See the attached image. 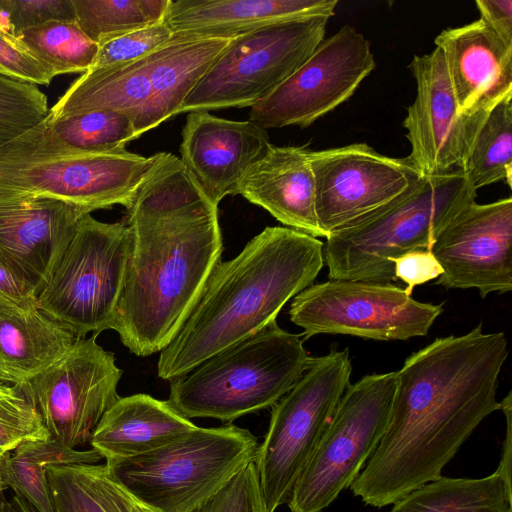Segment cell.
<instances>
[{
    "mask_svg": "<svg viewBox=\"0 0 512 512\" xmlns=\"http://www.w3.org/2000/svg\"><path fill=\"white\" fill-rule=\"evenodd\" d=\"M4 455V454H3ZM2 455V456H3ZM2 458V457H1ZM1 458H0V491H4L6 489L5 487V484H4V479H3V475H2V469H1Z\"/></svg>",
    "mask_w": 512,
    "mask_h": 512,
    "instance_id": "cell-45",
    "label": "cell"
},
{
    "mask_svg": "<svg viewBox=\"0 0 512 512\" xmlns=\"http://www.w3.org/2000/svg\"><path fill=\"white\" fill-rule=\"evenodd\" d=\"M462 170L476 191L502 180L512 186V92L490 109Z\"/></svg>",
    "mask_w": 512,
    "mask_h": 512,
    "instance_id": "cell-30",
    "label": "cell"
},
{
    "mask_svg": "<svg viewBox=\"0 0 512 512\" xmlns=\"http://www.w3.org/2000/svg\"><path fill=\"white\" fill-rule=\"evenodd\" d=\"M3 454H0V458L2 457Z\"/></svg>",
    "mask_w": 512,
    "mask_h": 512,
    "instance_id": "cell-47",
    "label": "cell"
},
{
    "mask_svg": "<svg viewBox=\"0 0 512 512\" xmlns=\"http://www.w3.org/2000/svg\"><path fill=\"white\" fill-rule=\"evenodd\" d=\"M329 17L268 25L231 39L179 113L252 107L293 74L324 40Z\"/></svg>",
    "mask_w": 512,
    "mask_h": 512,
    "instance_id": "cell-10",
    "label": "cell"
},
{
    "mask_svg": "<svg viewBox=\"0 0 512 512\" xmlns=\"http://www.w3.org/2000/svg\"><path fill=\"white\" fill-rule=\"evenodd\" d=\"M153 160L125 148H68L47 135L42 120L0 146V195L49 198L90 213L127 209Z\"/></svg>",
    "mask_w": 512,
    "mask_h": 512,
    "instance_id": "cell-6",
    "label": "cell"
},
{
    "mask_svg": "<svg viewBox=\"0 0 512 512\" xmlns=\"http://www.w3.org/2000/svg\"><path fill=\"white\" fill-rule=\"evenodd\" d=\"M0 14L1 26L16 37L51 20L75 19L72 0H0Z\"/></svg>",
    "mask_w": 512,
    "mask_h": 512,
    "instance_id": "cell-38",
    "label": "cell"
},
{
    "mask_svg": "<svg viewBox=\"0 0 512 512\" xmlns=\"http://www.w3.org/2000/svg\"><path fill=\"white\" fill-rule=\"evenodd\" d=\"M195 428L168 401L140 393L119 397L102 416L89 444L106 461L124 459L167 445Z\"/></svg>",
    "mask_w": 512,
    "mask_h": 512,
    "instance_id": "cell-23",
    "label": "cell"
},
{
    "mask_svg": "<svg viewBox=\"0 0 512 512\" xmlns=\"http://www.w3.org/2000/svg\"><path fill=\"white\" fill-rule=\"evenodd\" d=\"M190 512H269L255 461L242 468L216 494Z\"/></svg>",
    "mask_w": 512,
    "mask_h": 512,
    "instance_id": "cell-37",
    "label": "cell"
},
{
    "mask_svg": "<svg viewBox=\"0 0 512 512\" xmlns=\"http://www.w3.org/2000/svg\"><path fill=\"white\" fill-rule=\"evenodd\" d=\"M0 512H37L23 497L15 493L10 499L4 498Z\"/></svg>",
    "mask_w": 512,
    "mask_h": 512,
    "instance_id": "cell-44",
    "label": "cell"
},
{
    "mask_svg": "<svg viewBox=\"0 0 512 512\" xmlns=\"http://www.w3.org/2000/svg\"><path fill=\"white\" fill-rule=\"evenodd\" d=\"M49 113L37 85L0 74V146L35 126Z\"/></svg>",
    "mask_w": 512,
    "mask_h": 512,
    "instance_id": "cell-34",
    "label": "cell"
},
{
    "mask_svg": "<svg viewBox=\"0 0 512 512\" xmlns=\"http://www.w3.org/2000/svg\"><path fill=\"white\" fill-rule=\"evenodd\" d=\"M443 304L420 302L391 283L329 279L297 294L288 311L304 340L319 334L391 341L426 336Z\"/></svg>",
    "mask_w": 512,
    "mask_h": 512,
    "instance_id": "cell-12",
    "label": "cell"
},
{
    "mask_svg": "<svg viewBox=\"0 0 512 512\" xmlns=\"http://www.w3.org/2000/svg\"><path fill=\"white\" fill-rule=\"evenodd\" d=\"M235 194L268 211L288 228L325 237L315 204L311 150L273 146L238 181Z\"/></svg>",
    "mask_w": 512,
    "mask_h": 512,
    "instance_id": "cell-21",
    "label": "cell"
},
{
    "mask_svg": "<svg viewBox=\"0 0 512 512\" xmlns=\"http://www.w3.org/2000/svg\"><path fill=\"white\" fill-rule=\"evenodd\" d=\"M47 135L68 148L110 151L137 138L133 120L122 113L94 110L56 120L43 119Z\"/></svg>",
    "mask_w": 512,
    "mask_h": 512,
    "instance_id": "cell-32",
    "label": "cell"
},
{
    "mask_svg": "<svg viewBox=\"0 0 512 512\" xmlns=\"http://www.w3.org/2000/svg\"><path fill=\"white\" fill-rule=\"evenodd\" d=\"M394 274L406 284L404 291L411 295L416 286L438 279L443 268L431 249H415L394 260Z\"/></svg>",
    "mask_w": 512,
    "mask_h": 512,
    "instance_id": "cell-40",
    "label": "cell"
},
{
    "mask_svg": "<svg viewBox=\"0 0 512 512\" xmlns=\"http://www.w3.org/2000/svg\"><path fill=\"white\" fill-rule=\"evenodd\" d=\"M347 348L310 357L293 387L272 407L268 431L255 459L269 512L288 501L294 484L324 434L350 383Z\"/></svg>",
    "mask_w": 512,
    "mask_h": 512,
    "instance_id": "cell-9",
    "label": "cell"
},
{
    "mask_svg": "<svg viewBox=\"0 0 512 512\" xmlns=\"http://www.w3.org/2000/svg\"><path fill=\"white\" fill-rule=\"evenodd\" d=\"M337 4V0H171L164 22L174 37L230 39L283 21L331 18Z\"/></svg>",
    "mask_w": 512,
    "mask_h": 512,
    "instance_id": "cell-22",
    "label": "cell"
},
{
    "mask_svg": "<svg viewBox=\"0 0 512 512\" xmlns=\"http://www.w3.org/2000/svg\"><path fill=\"white\" fill-rule=\"evenodd\" d=\"M231 39L173 36L155 50L151 96L137 130L138 137L179 114L186 97Z\"/></svg>",
    "mask_w": 512,
    "mask_h": 512,
    "instance_id": "cell-24",
    "label": "cell"
},
{
    "mask_svg": "<svg viewBox=\"0 0 512 512\" xmlns=\"http://www.w3.org/2000/svg\"><path fill=\"white\" fill-rule=\"evenodd\" d=\"M97 335L77 338L54 364L18 385L38 410L50 437L66 447L90 442L104 413L120 397L123 371Z\"/></svg>",
    "mask_w": 512,
    "mask_h": 512,
    "instance_id": "cell-13",
    "label": "cell"
},
{
    "mask_svg": "<svg viewBox=\"0 0 512 512\" xmlns=\"http://www.w3.org/2000/svg\"><path fill=\"white\" fill-rule=\"evenodd\" d=\"M512 198L475 201L441 232L431 251L443 268L435 284L490 293L512 290Z\"/></svg>",
    "mask_w": 512,
    "mask_h": 512,
    "instance_id": "cell-17",
    "label": "cell"
},
{
    "mask_svg": "<svg viewBox=\"0 0 512 512\" xmlns=\"http://www.w3.org/2000/svg\"><path fill=\"white\" fill-rule=\"evenodd\" d=\"M390 512H512V486L496 471L482 478L441 475L397 500Z\"/></svg>",
    "mask_w": 512,
    "mask_h": 512,
    "instance_id": "cell-28",
    "label": "cell"
},
{
    "mask_svg": "<svg viewBox=\"0 0 512 512\" xmlns=\"http://www.w3.org/2000/svg\"><path fill=\"white\" fill-rule=\"evenodd\" d=\"M409 69L416 97L403 126L411 145L407 157L423 176L463 169L488 112H460L440 48L413 57Z\"/></svg>",
    "mask_w": 512,
    "mask_h": 512,
    "instance_id": "cell-16",
    "label": "cell"
},
{
    "mask_svg": "<svg viewBox=\"0 0 512 512\" xmlns=\"http://www.w3.org/2000/svg\"><path fill=\"white\" fill-rule=\"evenodd\" d=\"M36 292L0 261V311H28L36 307Z\"/></svg>",
    "mask_w": 512,
    "mask_h": 512,
    "instance_id": "cell-41",
    "label": "cell"
},
{
    "mask_svg": "<svg viewBox=\"0 0 512 512\" xmlns=\"http://www.w3.org/2000/svg\"><path fill=\"white\" fill-rule=\"evenodd\" d=\"M4 498H5V496H4L3 491H0V509H1L2 502H3Z\"/></svg>",
    "mask_w": 512,
    "mask_h": 512,
    "instance_id": "cell-46",
    "label": "cell"
},
{
    "mask_svg": "<svg viewBox=\"0 0 512 512\" xmlns=\"http://www.w3.org/2000/svg\"><path fill=\"white\" fill-rule=\"evenodd\" d=\"M271 147L265 129L250 120L220 118L208 111L189 112L182 129L183 166L218 205L235 194L238 181Z\"/></svg>",
    "mask_w": 512,
    "mask_h": 512,
    "instance_id": "cell-19",
    "label": "cell"
},
{
    "mask_svg": "<svg viewBox=\"0 0 512 512\" xmlns=\"http://www.w3.org/2000/svg\"><path fill=\"white\" fill-rule=\"evenodd\" d=\"M476 190L462 169L421 176L403 195L330 233L323 246L330 279L392 283L394 260L432 245Z\"/></svg>",
    "mask_w": 512,
    "mask_h": 512,
    "instance_id": "cell-4",
    "label": "cell"
},
{
    "mask_svg": "<svg viewBox=\"0 0 512 512\" xmlns=\"http://www.w3.org/2000/svg\"><path fill=\"white\" fill-rule=\"evenodd\" d=\"M500 410L503 411L506 419V434L503 442L502 457L495 470L511 483L512 465V392L509 391L505 398L500 401Z\"/></svg>",
    "mask_w": 512,
    "mask_h": 512,
    "instance_id": "cell-43",
    "label": "cell"
},
{
    "mask_svg": "<svg viewBox=\"0 0 512 512\" xmlns=\"http://www.w3.org/2000/svg\"><path fill=\"white\" fill-rule=\"evenodd\" d=\"M127 208L130 251L113 330L134 355L176 336L220 262L216 205L178 157L161 152Z\"/></svg>",
    "mask_w": 512,
    "mask_h": 512,
    "instance_id": "cell-2",
    "label": "cell"
},
{
    "mask_svg": "<svg viewBox=\"0 0 512 512\" xmlns=\"http://www.w3.org/2000/svg\"><path fill=\"white\" fill-rule=\"evenodd\" d=\"M0 74L12 79L34 84L48 85L54 78L18 37L0 25Z\"/></svg>",
    "mask_w": 512,
    "mask_h": 512,
    "instance_id": "cell-39",
    "label": "cell"
},
{
    "mask_svg": "<svg viewBox=\"0 0 512 512\" xmlns=\"http://www.w3.org/2000/svg\"><path fill=\"white\" fill-rule=\"evenodd\" d=\"M395 372L350 384L288 498L291 512H322L351 486L388 424Z\"/></svg>",
    "mask_w": 512,
    "mask_h": 512,
    "instance_id": "cell-11",
    "label": "cell"
},
{
    "mask_svg": "<svg viewBox=\"0 0 512 512\" xmlns=\"http://www.w3.org/2000/svg\"><path fill=\"white\" fill-rule=\"evenodd\" d=\"M102 456L94 449L76 450L51 437L22 443L1 458L6 488L23 497L37 512H55L45 467L52 464L98 463Z\"/></svg>",
    "mask_w": 512,
    "mask_h": 512,
    "instance_id": "cell-29",
    "label": "cell"
},
{
    "mask_svg": "<svg viewBox=\"0 0 512 512\" xmlns=\"http://www.w3.org/2000/svg\"><path fill=\"white\" fill-rule=\"evenodd\" d=\"M19 40L55 77L85 73L91 68L98 51L76 20H51L22 31Z\"/></svg>",
    "mask_w": 512,
    "mask_h": 512,
    "instance_id": "cell-31",
    "label": "cell"
},
{
    "mask_svg": "<svg viewBox=\"0 0 512 512\" xmlns=\"http://www.w3.org/2000/svg\"><path fill=\"white\" fill-rule=\"evenodd\" d=\"M508 356L504 332L478 324L436 338L395 371L386 430L349 487L373 507L394 504L441 476L478 425L500 410L499 375Z\"/></svg>",
    "mask_w": 512,
    "mask_h": 512,
    "instance_id": "cell-1",
    "label": "cell"
},
{
    "mask_svg": "<svg viewBox=\"0 0 512 512\" xmlns=\"http://www.w3.org/2000/svg\"><path fill=\"white\" fill-rule=\"evenodd\" d=\"M259 443L233 424L198 427L150 452L106 461L114 478L158 512H190L255 461Z\"/></svg>",
    "mask_w": 512,
    "mask_h": 512,
    "instance_id": "cell-7",
    "label": "cell"
},
{
    "mask_svg": "<svg viewBox=\"0 0 512 512\" xmlns=\"http://www.w3.org/2000/svg\"><path fill=\"white\" fill-rule=\"evenodd\" d=\"M172 37V31L163 21L104 39L98 43V51L89 70L136 61L159 49Z\"/></svg>",
    "mask_w": 512,
    "mask_h": 512,
    "instance_id": "cell-36",
    "label": "cell"
},
{
    "mask_svg": "<svg viewBox=\"0 0 512 512\" xmlns=\"http://www.w3.org/2000/svg\"><path fill=\"white\" fill-rule=\"evenodd\" d=\"M324 243L281 226L266 227L234 258L220 261L173 340L160 352L157 374L174 380L214 354L257 333L313 284Z\"/></svg>",
    "mask_w": 512,
    "mask_h": 512,
    "instance_id": "cell-3",
    "label": "cell"
},
{
    "mask_svg": "<svg viewBox=\"0 0 512 512\" xmlns=\"http://www.w3.org/2000/svg\"><path fill=\"white\" fill-rule=\"evenodd\" d=\"M375 66L370 42L345 25L250 107L249 120L265 130L290 125L306 128L349 99Z\"/></svg>",
    "mask_w": 512,
    "mask_h": 512,
    "instance_id": "cell-14",
    "label": "cell"
},
{
    "mask_svg": "<svg viewBox=\"0 0 512 512\" xmlns=\"http://www.w3.org/2000/svg\"><path fill=\"white\" fill-rule=\"evenodd\" d=\"M480 18L507 46L512 47V1L477 0Z\"/></svg>",
    "mask_w": 512,
    "mask_h": 512,
    "instance_id": "cell-42",
    "label": "cell"
},
{
    "mask_svg": "<svg viewBox=\"0 0 512 512\" xmlns=\"http://www.w3.org/2000/svg\"><path fill=\"white\" fill-rule=\"evenodd\" d=\"M55 512H158L132 495L106 464L45 467Z\"/></svg>",
    "mask_w": 512,
    "mask_h": 512,
    "instance_id": "cell-27",
    "label": "cell"
},
{
    "mask_svg": "<svg viewBox=\"0 0 512 512\" xmlns=\"http://www.w3.org/2000/svg\"><path fill=\"white\" fill-rule=\"evenodd\" d=\"M88 213L54 199L0 195V261L38 295Z\"/></svg>",
    "mask_w": 512,
    "mask_h": 512,
    "instance_id": "cell-18",
    "label": "cell"
},
{
    "mask_svg": "<svg viewBox=\"0 0 512 512\" xmlns=\"http://www.w3.org/2000/svg\"><path fill=\"white\" fill-rule=\"evenodd\" d=\"M303 342L272 321L172 380L167 401L188 419L214 418L228 424L273 407L308 366Z\"/></svg>",
    "mask_w": 512,
    "mask_h": 512,
    "instance_id": "cell-5",
    "label": "cell"
},
{
    "mask_svg": "<svg viewBox=\"0 0 512 512\" xmlns=\"http://www.w3.org/2000/svg\"><path fill=\"white\" fill-rule=\"evenodd\" d=\"M154 52L136 61L85 72L49 109L46 117L56 120L87 111H115L133 120L137 135L151 96Z\"/></svg>",
    "mask_w": 512,
    "mask_h": 512,
    "instance_id": "cell-25",
    "label": "cell"
},
{
    "mask_svg": "<svg viewBox=\"0 0 512 512\" xmlns=\"http://www.w3.org/2000/svg\"><path fill=\"white\" fill-rule=\"evenodd\" d=\"M171 0H72L75 20L95 43L163 22Z\"/></svg>",
    "mask_w": 512,
    "mask_h": 512,
    "instance_id": "cell-33",
    "label": "cell"
},
{
    "mask_svg": "<svg viewBox=\"0 0 512 512\" xmlns=\"http://www.w3.org/2000/svg\"><path fill=\"white\" fill-rule=\"evenodd\" d=\"M76 339L38 308L0 311V381L28 382L58 361Z\"/></svg>",
    "mask_w": 512,
    "mask_h": 512,
    "instance_id": "cell-26",
    "label": "cell"
},
{
    "mask_svg": "<svg viewBox=\"0 0 512 512\" xmlns=\"http://www.w3.org/2000/svg\"><path fill=\"white\" fill-rule=\"evenodd\" d=\"M50 435L42 418L18 385L0 381V454Z\"/></svg>",
    "mask_w": 512,
    "mask_h": 512,
    "instance_id": "cell-35",
    "label": "cell"
},
{
    "mask_svg": "<svg viewBox=\"0 0 512 512\" xmlns=\"http://www.w3.org/2000/svg\"><path fill=\"white\" fill-rule=\"evenodd\" d=\"M129 251L127 222L105 223L84 215L38 293L36 307L76 338L113 330Z\"/></svg>",
    "mask_w": 512,
    "mask_h": 512,
    "instance_id": "cell-8",
    "label": "cell"
},
{
    "mask_svg": "<svg viewBox=\"0 0 512 512\" xmlns=\"http://www.w3.org/2000/svg\"><path fill=\"white\" fill-rule=\"evenodd\" d=\"M434 43L442 51L460 112H488L512 92V47L481 19L443 30Z\"/></svg>",
    "mask_w": 512,
    "mask_h": 512,
    "instance_id": "cell-20",
    "label": "cell"
},
{
    "mask_svg": "<svg viewBox=\"0 0 512 512\" xmlns=\"http://www.w3.org/2000/svg\"><path fill=\"white\" fill-rule=\"evenodd\" d=\"M311 167L326 237L397 199L423 176L407 157H388L364 143L311 151Z\"/></svg>",
    "mask_w": 512,
    "mask_h": 512,
    "instance_id": "cell-15",
    "label": "cell"
}]
</instances>
